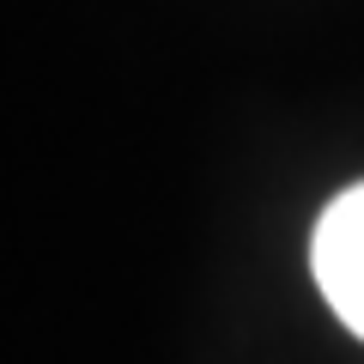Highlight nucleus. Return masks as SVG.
Instances as JSON below:
<instances>
[{
  "label": "nucleus",
  "instance_id": "1",
  "mask_svg": "<svg viewBox=\"0 0 364 364\" xmlns=\"http://www.w3.org/2000/svg\"><path fill=\"white\" fill-rule=\"evenodd\" d=\"M310 273L328 310L364 340V182L340 188L310 231Z\"/></svg>",
  "mask_w": 364,
  "mask_h": 364
}]
</instances>
